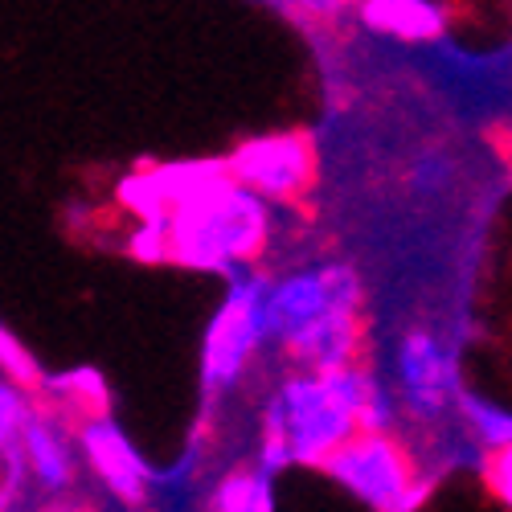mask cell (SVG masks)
Masks as SVG:
<instances>
[{"label": "cell", "mask_w": 512, "mask_h": 512, "mask_svg": "<svg viewBox=\"0 0 512 512\" xmlns=\"http://www.w3.org/2000/svg\"><path fill=\"white\" fill-rule=\"evenodd\" d=\"M390 398L377 381L340 369H320L283 386L267 414V455L275 463H324L353 431H381Z\"/></svg>", "instance_id": "obj_1"}, {"label": "cell", "mask_w": 512, "mask_h": 512, "mask_svg": "<svg viewBox=\"0 0 512 512\" xmlns=\"http://www.w3.org/2000/svg\"><path fill=\"white\" fill-rule=\"evenodd\" d=\"M361 283L345 267L295 275L263 291V336H279L287 353L316 369H340L357 345Z\"/></svg>", "instance_id": "obj_2"}, {"label": "cell", "mask_w": 512, "mask_h": 512, "mask_svg": "<svg viewBox=\"0 0 512 512\" xmlns=\"http://www.w3.org/2000/svg\"><path fill=\"white\" fill-rule=\"evenodd\" d=\"M267 238V209L259 193H250L234 177L222 181L205 173L173 209V226H168L164 246L177 254L181 263L230 271L234 263L259 254Z\"/></svg>", "instance_id": "obj_3"}, {"label": "cell", "mask_w": 512, "mask_h": 512, "mask_svg": "<svg viewBox=\"0 0 512 512\" xmlns=\"http://www.w3.org/2000/svg\"><path fill=\"white\" fill-rule=\"evenodd\" d=\"M320 467H328L340 484L377 512H414V504L426 496V484H418L402 447L381 431H353Z\"/></svg>", "instance_id": "obj_4"}, {"label": "cell", "mask_w": 512, "mask_h": 512, "mask_svg": "<svg viewBox=\"0 0 512 512\" xmlns=\"http://www.w3.org/2000/svg\"><path fill=\"white\" fill-rule=\"evenodd\" d=\"M263 340V283H238L205 336V381L230 386Z\"/></svg>", "instance_id": "obj_5"}, {"label": "cell", "mask_w": 512, "mask_h": 512, "mask_svg": "<svg viewBox=\"0 0 512 512\" xmlns=\"http://www.w3.org/2000/svg\"><path fill=\"white\" fill-rule=\"evenodd\" d=\"M308 173H312V144L304 136L254 140L234 156V168H230V177L238 185L267 197H287L295 189H304Z\"/></svg>", "instance_id": "obj_6"}, {"label": "cell", "mask_w": 512, "mask_h": 512, "mask_svg": "<svg viewBox=\"0 0 512 512\" xmlns=\"http://www.w3.org/2000/svg\"><path fill=\"white\" fill-rule=\"evenodd\" d=\"M398 377L406 386V402L418 418H435L451 390V369L431 336H410L398 357Z\"/></svg>", "instance_id": "obj_7"}, {"label": "cell", "mask_w": 512, "mask_h": 512, "mask_svg": "<svg viewBox=\"0 0 512 512\" xmlns=\"http://www.w3.org/2000/svg\"><path fill=\"white\" fill-rule=\"evenodd\" d=\"M82 443H87V455L91 463L103 472L107 488L123 500H140L144 496V467L136 459V451L123 443V435L107 422H91L87 431H82Z\"/></svg>", "instance_id": "obj_8"}, {"label": "cell", "mask_w": 512, "mask_h": 512, "mask_svg": "<svg viewBox=\"0 0 512 512\" xmlns=\"http://www.w3.org/2000/svg\"><path fill=\"white\" fill-rule=\"evenodd\" d=\"M21 439H25L29 463H33V472L41 476V484H46V488H62V484H70V459H66V447H62V439L50 431L46 422L25 418V422H21Z\"/></svg>", "instance_id": "obj_9"}, {"label": "cell", "mask_w": 512, "mask_h": 512, "mask_svg": "<svg viewBox=\"0 0 512 512\" xmlns=\"http://www.w3.org/2000/svg\"><path fill=\"white\" fill-rule=\"evenodd\" d=\"M369 21L381 25V29H394L402 37H426V33L439 29L435 9H426L422 0H373Z\"/></svg>", "instance_id": "obj_10"}, {"label": "cell", "mask_w": 512, "mask_h": 512, "mask_svg": "<svg viewBox=\"0 0 512 512\" xmlns=\"http://www.w3.org/2000/svg\"><path fill=\"white\" fill-rule=\"evenodd\" d=\"M267 508H271V488L263 476H234L218 496V512H267Z\"/></svg>", "instance_id": "obj_11"}, {"label": "cell", "mask_w": 512, "mask_h": 512, "mask_svg": "<svg viewBox=\"0 0 512 512\" xmlns=\"http://www.w3.org/2000/svg\"><path fill=\"white\" fill-rule=\"evenodd\" d=\"M0 369H5V377L17 381V386H37V365L21 353V345L5 328H0Z\"/></svg>", "instance_id": "obj_12"}, {"label": "cell", "mask_w": 512, "mask_h": 512, "mask_svg": "<svg viewBox=\"0 0 512 512\" xmlns=\"http://www.w3.org/2000/svg\"><path fill=\"white\" fill-rule=\"evenodd\" d=\"M21 422H25V406H21L17 390L9 386V381H0V443H13Z\"/></svg>", "instance_id": "obj_13"}, {"label": "cell", "mask_w": 512, "mask_h": 512, "mask_svg": "<svg viewBox=\"0 0 512 512\" xmlns=\"http://www.w3.org/2000/svg\"><path fill=\"white\" fill-rule=\"evenodd\" d=\"M467 410H472V422H476L480 431H484L488 447L508 443V418H504L500 410H488V406H480V402H467Z\"/></svg>", "instance_id": "obj_14"}, {"label": "cell", "mask_w": 512, "mask_h": 512, "mask_svg": "<svg viewBox=\"0 0 512 512\" xmlns=\"http://www.w3.org/2000/svg\"><path fill=\"white\" fill-rule=\"evenodd\" d=\"M300 5H304V9H316V13H324V9H332V5H336V0H300Z\"/></svg>", "instance_id": "obj_15"}, {"label": "cell", "mask_w": 512, "mask_h": 512, "mask_svg": "<svg viewBox=\"0 0 512 512\" xmlns=\"http://www.w3.org/2000/svg\"><path fill=\"white\" fill-rule=\"evenodd\" d=\"M62 512H87V508H62Z\"/></svg>", "instance_id": "obj_16"}]
</instances>
